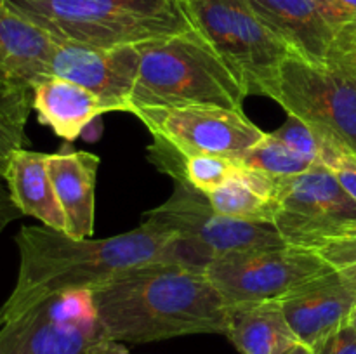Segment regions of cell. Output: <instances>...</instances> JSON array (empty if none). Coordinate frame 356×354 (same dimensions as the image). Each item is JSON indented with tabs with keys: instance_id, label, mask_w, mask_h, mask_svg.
<instances>
[{
	"instance_id": "cell-1",
	"label": "cell",
	"mask_w": 356,
	"mask_h": 354,
	"mask_svg": "<svg viewBox=\"0 0 356 354\" xmlns=\"http://www.w3.org/2000/svg\"><path fill=\"white\" fill-rule=\"evenodd\" d=\"M108 337L148 344L195 333H226L228 307L205 271L179 264L138 267L92 290Z\"/></svg>"
},
{
	"instance_id": "cell-2",
	"label": "cell",
	"mask_w": 356,
	"mask_h": 354,
	"mask_svg": "<svg viewBox=\"0 0 356 354\" xmlns=\"http://www.w3.org/2000/svg\"><path fill=\"white\" fill-rule=\"evenodd\" d=\"M16 245L19 269L13 294L17 295L96 290L138 267L179 264L176 236L149 221L103 239H75L45 226H23Z\"/></svg>"
},
{
	"instance_id": "cell-3",
	"label": "cell",
	"mask_w": 356,
	"mask_h": 354,
	"mask_svg": "<svg viewBox=\"0 0 356 354\" xmlns=\"http://www.w3.org/2000/svg\"><path fill=\"white\" fill-rule=\"evenodd\" d=\"M139 75L129 113L181 106L242 110L245 87L216 49L191 28L138 45Z\"/></svg>"
},
{
	"instance_id": "cell-4",
	"label": "cell",
	"mask_w": 356,
	"mask_h": 354,
	"mask_svg": "<svg viewBox=\"0 0 356 354\" xmlns=\"http://www.w3.org/2000/svg\"><path fill=\"white\" fill-rule=\"evenodd\" d=\"M56 42L113 49L191 30L177 0H6Z\"/></svg>"
},
{
	"instance_id": "cell-5",
	"label": "cell",
	"mask_w": 356,
	"mask_h": 354,
	"mask_svg": "<svg viewBox=\"0 0 356 354\" xmlns=\"http://www.w3.org/2000/svg\"><path fill=\"white\" fill-rule=\"evenodd\" d=\"M0 354H129L108 337L92 290L10 292L0 307Z\"/></svg>"
},
{
	"instance_id": "cell-6",
	"label": "cell",
	"mask_w": 356,
	"mask_h": 354,
	"mask_svg": "<svg viewBox=\"0 0 356 354\" xmlns=\"http://www.w3.org/2000/svg\"><path fill=\"white\" fill-rule=\"evenodd\" d=\"M191 28L235 71L249 96L277 99L291 49L259 19L250 0H177Z\"/></svg>"
},
{
	"instance_id": "cell-7",
	"label": "cell",
	"mask_w": 356,
	"mask_h": 354,
	"mask_svg": "<svg viewBox=\"0 0 356 354\" xmlns=\"http://www.w3.org/2000/svg\"><path fill=\"white\" fill-rule=\"evenodd\" d=\"M278 104L356 156V44L343 35L323 65L291 54L280 69Z\"/></svg>"
},
{
	"instance_id": "cell-8",
	"label": "cell",
	"mask_w": 356,
	"mask_h": 354,
	"mask_svg": "<svg viewBox=\"0 0 356 354\" xmlns=\"http://www.w3.org/2000/svg\"><path fill=\"white\" fill-rule=\"evenodd\" d=\"M174 191L162 205L145 212L149 221L177 238L179 264L205 271L212 260L233 252L289 246L273 222L229 219L212 208L207 194L184 179H172Z\"/></svg>"
},
{
	"instance_id": "cell-9",
	"label": "cell",
	"mask_w": 356,
	"mask_h": 354,
	"mask_svg": "<svg viewBox=\"0 0 356 354\" xmlns=\"http://www.w3.org/2000/svg\"><path fill=\"white\" fill-rule=\"evenodd\" d=\"M273 200V224L289 246L318 253L356 235V200L329 167L282 179Z\"/></svg>"
},
{
	"instance_id": "cell-10",
	"label": "cell",
	"mask_w": 356,
	"mask_h": 354,
	"mask_svg": "<svg viewBox=\"0 0 356 354\" xmlns=\"http://www.w3.org/2000/svg\"><path fill=\"white\" fill-rule=\"evenodd\" d=\"M334 267L320 253L296 246L233 252L212 260L205 274L226 304L280 301Z\"/></svg>"
},
{
	"instance_id": "cell-11",
	"label": "cell",
	"mask_w": 356,
	"mask_h": 354,
	"mask_svg": "<svg viewBox=\"0 0 356 354\" xmlns=\"http://www.w3.org/2000/svg\"><path fill=\"white\" fill-rule=\"evenodd\" d=\"M136 117L153 137L169 144L183 158L205 155L240 160L266 135L243 110L221 106L143 110Z\"/></svg>"
},
{
	"instance_id": "cell-12",
	"label": "cell",
	"mask_w": 356,
	"mask_h": 354,
	"mask_svg": "<svg viewBox=\"0 0 356 354\" xmlns=\"http://www.w3.org/2000/svg\"><path fill=\"white\" fill-rule=\"evenodd\" d=\"M138 45L113 49L56 42L51 52V76L70 80L94 96L110 111H127L139 75Z\"/></svg>"
},
{
	"instance_id": "cell-13",
	"label": "cell",
	"mask_w": 356,
	"mask_h": 354,
	"mask_svg": "<svg viewBox=\"0 0 356 354\" xmlns=\"http://www.w3.org/2000/svg\"><path fill=\"white\" fill-rule=\"evenodd\" d=\"M280 304L299 342L315 349L350 319L356 305V274L332 269L306 281L280 298Z\"/></svg>"
},
{
	"instance_id": "cell-14",
	"label": "cell",
	"mask_w": 356,
	"mask_h": 354,
	"mask_svg": "<svg viewBox=\"0 0 356 354\" xmlns=\"http://www.w3.org/2000/svg\"><path fill=\"white\" fill-rule=\"evenodd\" d=\"M259 19L298 58L323 65L343 33L325 16L318 0H250Z\"/></svg>"
},
{
	"instance_id": "cell-15",
	"label": "cell",
	"mask_w": 356,
	"mask_h": 354,
	"mask_svg": "<svg viewBox=\"0 0 356 354\" xmlns=\"http://www.w3.org/2000/svg\"><path fill=\"white\" fill-rule=\"evenodd\" d=\"M99 156L89 151L52 153L47 158L58 200L66 217V235L75 239L90 238L94 233L96 180Z\"/></svg>"
},
{
	"instance_id": "cell-16",
	"label": "cell",
	"mask_w": 356,
	"mask_h": 354,
	"mask_svg": "<svg viewBox=\"0 0 356 354\" xmlns=\"http://www.w3.org/2000/svg\"><path fill=\"white\" fill-rule=\"evenodd\" d=\"M47 153L17 149L10 156L3 179L23 215L38 219L45 228L66 233V217L47 170Z\"/></svg>"
},
{
	"instance_id": "cell-17",
	"label": "cell",
	"mask_w": 356,
	"mask_h": 354,
	"mask_svg": "<svg viewBox=\"0 0 356 354\" xmlns=\"http://www.w3.org/2000/svg\"><path fill=\"white\" fill-rule=\"evenodd\" d=\"M33 110L38 121L52 128L66 142L82 135L87 125L108 113L97 96L82 85L59 76H49L33 85Z\"/></svg>"
},
{
	"instance_id": "cell-18",
	"label": "cell",
	"mask_w": 356,
	"mask_h": 354,
	"mask_svg": "<svg viewBox=\"0 0 356 354\" xmlns=\"http://www.w3.org/2000/svg\"><path fill=\"white\" fill-rule=\"evenodd\" d=\"M225 335L240 354H282L299 342L280 301L232 304Z\"/></svg>"
},
{
	"instance_id": "cell-19",
	"label": "cell",
	"mask_w": 356,
	"mask_h": 354,
	"mask_svg": "<svg viewBox=\"0 0 356 354\" xmlns=\"http://www.w3.org/2000/svg\"><path fill=\"white\" fill-rule=\"evenodd\" d=\"M54 40L0 0V65L16 78L35 83L51 76Z\"/></svg>"
},
{
	"instance_id": "cell-20",
	"label": "cell",
	"mask_w": 356,
	"mask_h": 354,
	"mask_svg": "<svg viewBox=\"0 0 356 354\" xmlns=\"http://www.w3.org/2000/svg\"><path fill=\"white\" fill-rule=\"evenodd\" d=\"M33 110V87L23 80H0V174L26 142V121Z\"/></svg>"
},
{
	"instance_id": "cell-21",
	"label": "cell",
	"mask_w": 356,
	"mask_h": 354,
	"mask_svg": "<svg viewBox=\"0 0 356 354\" xmlns=\"http://www.w3.org/2000/svg\"><path fill=\"white\" fill-rule=\"evenodd\" d=\"M212 208L229 219L250 222H273L275 200L257 193L238 177H232L207 194Z\"/></svg>"
},
{
	"instance_id": "cell-22",
	"label": "cell",
	"mask_w": 356,
	"mask_h": 354,
	"mask_svg": "<svg viewBox=\"0 0 356 354\" xmlns=\"http://www.w3.org/2000/svg\"><path fill=\"white\" fill-rule=\"evenodd\" d=\"M247 169L257 170L275 179H291L308 172L313 165L312 160L299 155L296 149L285 144L273 134H266L256 146L249 149L238 160Z\"/></svg>"
},
{
	"instance_id": "cell-23",
	"label": "cell",
	"mask_w": 356,
	"mask_h": 354,
	"mask_svg": "<svg viewBox=\"0 0 356 354\" xmlns=\"http://www.w3.org/2000/svg\"><path fill=\"white\" fill-rule=\"evenodd\" d=\"M271 134L291 146L292 149H296L299 155L312 160L313 163H320V165H325L332 170L339 169L344 160L351 156V153L330 141L322 132L313 128L301 118L292 117V115H289L287 121Z\"/></svg>"
},
{
	"instance_id": "cell-24",
	"label": "cell",
	"mask_w": 356,
	"mask_h": 354,
	"mask_svg": "<svg viewBox=\"0 0 356 354\" xmlns=\"http://www.w3.org/2000/svg\"><path fill=\"white\" fill-rule=\"evenodd\" d=\"M330 23L341 31L356 30V0H318Z\"/></svg>"
},
{
	"instance_id": "cell-25",
	"label": "cell",
	"mask_w": 356,
	"mask_h": 354,
	"mask_svg": "<svg viewBox=\"0 0 356 354\" xmlns=\"http://www.w3.org/2000/svg\"><path fill=\"white\" fill-rule=\"evenodd\" d=\"M313 354H356V332L350 323L330 333L313 349Z\"/></svg>"
},
{
	"instance_id": "cell-26",
	"label": "cell",
	"mask_w": 356,
	"mask_h": 354,
	"mask_svg": "<svg viewBox=\"0 0 356 354\" xmlns=\"http://www.w3.org/2000/svg\"><path fill=\"white\" fill-rule=\"evenodd\" d=\"M21 215L23 214H21V210L16 207V203H14L13 196H10L9 186H7L6 179H3V176L0 174V235H2L3 229H6L10 222L19 219Z\"/></svg>"
},
{
	"instance_id": "cell-27",
	"label": "cell",
	"mask_w": 356,
	"mask_h": 354,
	"mask_svg": "<svg viewBox=\"0 0 356 354\" xmlns=\"http://www.w3.org/2000/svg\"><path fill=\"white\" fill-rule=\"evenodd\" d=\"M334 172H336V176L339 177L343 186L353 194V198L356 200V156H348L343 165L337 170H334Z\"/></svg>"
},
{
	"instance_id": "cell-28",
	"label": "cell",
	"mask_w": 356,
	"mask_h": 354,
	"mask_svg": "<svg viewBox=\"0 0 356 354\" xmlns=\"http://www.w3.org/2000/svg\"><path fill=\"white\" fill-rule=\"evenodd\" d=\"M282 354H313V349L309 346H306V344L296 342V344H292V346Z\"/></svg>"
},
{
	"instance_id": "cell-29",
	"label": "cell",
	"mask_w": 356,
	"mask_h": 354,
	"mask_svg": "<svg viewBox=\"0 0 356 354\" xmlns=\"http://www.w3.org/2000/svg\"><path fill=\"white\" fill-rule=\"evenodd\" d=\"M10 78H16V76H14L10 71H7V69L3 68L2 65H0V80H10ZM17 80H19V78H17Z\"/></svg>"
},
{
	"instance_id": "cell-30",
	"label": "cell",
	"mask_w": 356,
	"mask_h": 354,
	"mask_svg": "<svg viewBox=\"0 0 356 354\" xmlns=\"http://www.w3.org/2000/svg\"><path fill=\"white\" fill-rule=\"evenodd\" d=\"M348 323H350V325H351V328H353L355 332H356V305H355V309H353V311H351V314H350V319H348Z\"/></svg>"
},
{
	"instance_id": "cell-31",
	"label": "cell",
	"mask_w": 356,
	"mask_h": 354,
	"mask_svg": "<svg viewBox=\"0 0 356 354\" xmlns=\"http://www.w3.org/2000/svg\"><path fill=\"white\" fill-rule=\"evenodd\" d=\"M344 37H348V38H350V40H353L355 44H356V30L348 31V33H344Z\"/></svg>"
}]
</instances>
